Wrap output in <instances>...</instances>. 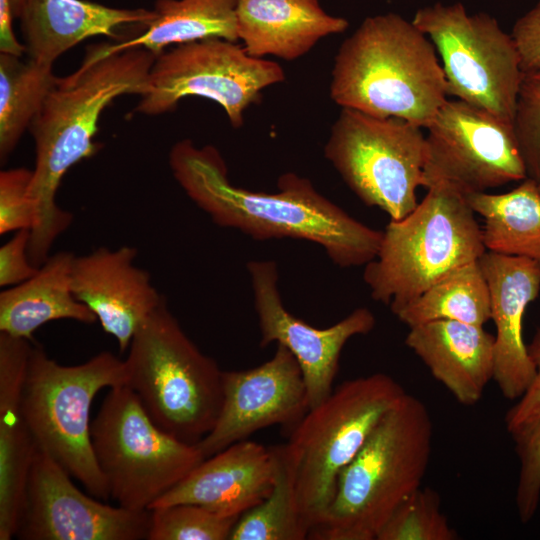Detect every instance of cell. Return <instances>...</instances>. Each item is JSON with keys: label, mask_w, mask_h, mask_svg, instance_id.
<instances>
[{"label": "cell", "mask_w": 540, "mask_h": 540, "mask_svg": "<svg viewBox=\"0 0 540 540\" xmlns=\"http://www.w3.org/2000/svg\"><path fill=\"white\" fill-rule=\"evenodd\" d=\"M169 164L190 200L221 227L258 240L313 242L343 268L365 266L379 251L383 231L354 219L295 173L281 175L275 193L237 187L217 149L198 147L188 139L172 147Z\"/></svg>", "instance_id": "cell-1"}, {"label": "cell", "mask_w": 540, "mask_h": 540, "mask_svg": "<svg viewBox=\"0 0 540 540\" xmlns=\"http://www.w3.org/2000/svg\"><path fill=\"white\" fill-rule=\"evenodd\" d=\"M156 55L141 47L111 51L109 42L89 46L73 73L57 77L31 132L35 166L29 189L36 209L28 255L40 267L56 239L68 229L72 214L56 203L66 172L98 150L94 137L102 111L115 98L141 95Z\"/></svg>", "instance_id": "cell-2"}, {"label": "cell", "mask_w": 540, "mask_h": 540, "mask_svg": "<svg viewBox=\"0 0 540 540\" xmlns=\"http://www.w3.org/2000/svg\"><path fill=\"white\" fill-rule=\"evenodd\" d=\"M330 96L341 108L426 128L448 93L431 40L412 21L388 12L365 18L341 43Z\"/></svg>", "instance_id": "cell-3"}, {"label": "cell", "mask_w": 540, "mask_h": 540, "mask_svg": "<svg viewBox=\"0 0 540 540\" xmlns=\"http://www.w3.org/2000/svg\"><path fill=\"white\" fill-rule=\"evenodd\" d=\"M432 441L426 405L406 392L341 472L334 498L309 539L377 540L397 508L421 487Z\"/></svg>", "instance_id": "cell-4"}, {"label": "cell", "mask_w": 540, "mask_h": 540, "mask_svg": "<svg viewBox=\"0 0 540 540\" xmlns=\"http://www.w3.org/2000/svg\"><path fill=\"white\" fill-rule=\"evenodd\" d=\"M407 216L390 220L363 279L371 297L395 315L455 269L487 251L466 196L445 182L429 185Z\"/></svg>", "instance_id": "cell-5"}, {"label": "cell", "mask_w": 540, "mask_h": 540, "mask_svg": "<svg viewBox=\"0 0 540 540\" xmlns=\"http://www.w3.org/2000/svg\"><path fill=\"white\" fill-rule=\"evenodd\" d=\"M125 362L127 386L158 427L190 444L212 430L223 371L186 335L166 300L135 333Z\"/></svg>", "instance_id": "cell-6"}, {"label": "cell", "mask_w": 540, "mask_h": 540, "mask_svg": "<svg viewBox=\"0 0 540 540\" xmlns=\"http://www.w3.org/2000/svg\"><path fill=\"white\" fill-rule=\"evenodd\" d=\"M125 360L103 351L78 365H62L31 348L22 411L38 450L48 454L93 497L110 498L91 440L90 410L103 388L127 385Z\"/></svg>", "instance_id": "cell-7"}, {"label": "cell", "mask_w": 540, "mask_h": 540, "mask_svg": "<svg viewBox=\"0 0 540 540\" xmlns=\"http://www.w3.org/2000/svg\"><path fill=\"white\" fill-rule=\"evenodd\" d=\"M405 393L401 384L385 373L347 380L291 429L284 445L299 511L309 531L323 520L341 472Z\"/></svg>", "instance_id": "cell-8"}, {"label": "cell", "mask_w": 540, "mask_h": 540, "mask_svg": "<svg viewBox=\"0 0 540 540\" xmlns=\"http://www.w3.org/2000/svg\"><path fill=\"white\" fill-rule=\"evenodd\" d=\"M91 440L110 498L133 511L149 510L205 459L197 444L158 427L127 385L110 388Z\"/></svg>", "instance_id": "cell-9"}, {"label": "cell", "mask_w": 540, "mask_h": 540, "mask_svg": "<svg viewBox=\"0 0 540 540\" xmlns=\"http://www.w3.org/2000/svg\"><path fill=\"white\" fill-rule=\"evenodd\" d=\"M324 155L365 205L381 209L390 220L404 218L418 205L426 162L422 127L341 108Z\"/></svg>", "instance_id": "cell-10"}, {"label": "cell", "mask_w": 540, "mask_h": 540, "mask_svg": "<svg viewBox=\"0 0 540 540\" xmlns=\"http://www.w3.org/2000/svg\"><path fill=\"white\" fill-rule=\"evenodd\" d=\"M412 22L441 58L448 95L514 125L524 73L512 35L487 13L468 14L460 2L423 7Z\"/></svg>", "instance_id": "cell-11"}, {"label": "cell", "mask_w": 540, "mask_h": 540, "mask_svg": "<svg viewBox=\"0 0 540 540\" xmlns=\"http://www.w3.org/2000/svg\"><path fill=\"white\" fill-rule=\"evenodd\" d=\"M284 80L277 62L250 56L237 42L221 38L193 41L156 56L135 110L159 115L175 109L187 96H199L216 102L238 128L262 91Z\"/></svg>", "instance_id": "cell-12"}, {"label": "cell", "mask_w": 540, "mask_h": 540, "mask_svg": "<svg viewBox=\"0 0 540 540\" xmlns=\"http://www.w3.org/2000/svg\"><path fill=\"white\" fill-rule=\"evenodd\" d=\"M423 187L445 182L464 195L527 178L514 125L462 100H448L426 127Z\"/></svg>", "instance_id": "cell-13"}, {"label": "cell", "mask_w": 540, "mask_h": 540, "mask_svg": "<svg viewBox=\"0 0 540 540\" xmlns=\"http://www.w3.org/2000/svg\"><path fill=\"white\" fill-rule=\"evenodd\" d=\"M150 510L111 506L81 492L71 476L38 450L16 535L23 540L147 539Z\"/></svg>", "instance_id": "cell-14"}, {"label": "cell", "mask_w": 540, "mask_h": 540, "mask_svg": "<svg viewBox=\"0 0 540 540\" xmlns=\"http://www.w3.org/2000/svg\"><path fill=\"white\" fill-rule=\"evenodd\" d=\"M247 270L261 334L260 346L275 342L293 354L301 368L312 409L332 393L345 344L372 331L375 316L368 308L361 307L328 328L313 327L284 307L276 262L250 261Z\"/></svg>", "instance_id": "cell-15"}, {"label": "cell", "mask_w": 540, "mask_h": 540, "mask_svg": "<svg viewBox=\"0 0 540 540\" xmlns=\"http://www.w3.org/2000/svg\"><path fill=\"white\" fill-rule=\"evenodd\" d=\"M222 383L223 400L216 423L197 443L205 458L260 429L273 425L292 429L309 410L301 368L282 345L259 366L223 371Z\"/></svg>", "instance_id": "cell-16"}, {"label": "cell", "mask_w": 540, "mask_h": 540, "mask_svg": "<svg viewBox=\"0 0 540 540\" xmlns=\"http://www.w3.org/2000/svg\"><path fill=\"white\" fill-rule=\"evenodd\" d=\"M137 249L98 247L75 255L71 269L72 290L113 336L121 352L165 298L157 291L148 271L135 264Z\"/></svg>", "instance_id": "cell-17"}, {"label": "cell", "mask_w": 540, "mask_h": 540, "mask_svg": "<svg viewBox=\"0 0 540 540\" xmlns=\"http://www.w3.org/2000/svg\"><path fill=\"white\" fill-rule=\"evenodd\" d=\"M479 264L489 287L491 320L496 328L493 380L506 399L517 400L535 376L523 339V318L540 293V263L486 251Z\"/></svg>", "instance_id": "cell-18"}, {"label": "cell", "mask_w": 540, "mask_h": 540, "mask_svg": "<svg viewBox=\"0 0 540 540\" xmlns=\"http://www.w3.org/2000/svg\"><path fill=\"white\" fill-rule=\"evenodd\" d=\"M275 471L272 447L245 439L205 458L149 509L190 503L223 516H241L268 496Z\"/></svg>", "instance_id": "cell-19"}, {"label": "cell", "mask_w": 540, "mask_h": 540, "mask_svg": "<svg viewBox=\"0 0 540 540\" xmlns=\"http://www.w3.org/2000/svg\"><path fill=\"white\" fill-rule=\"evenodd\" d=\"M30 340L0 332V540L17 532L38 451L22 411Z\"/></svg>", "instance_id": "cell-20"}, {"label": "cell", "mask_w": 540, "mask_h": 540, "mask_svg": "<svg viewBox=\"0 0 540 540\" xmlns=\"http://www.w3.org/2000/svg\"><path fill=\"white\" fill-rule=\"evenodd\" d=\"M28 57L53 65L70 48L95 36L116 38L126 25L147 26L154 10L120 9L86 0H13Z\"/></svg>", "instance_id": "cell-21"}, {"label": "cell", "mask_w": 540, "mask_h": 540, "mask_svg": "<svg viewBox=\"0 0 540 540\" xmlns=\"http://www.w3.org/2000/svg\"><path fill=\"white\" fill-rule=\"evenodd\" d=\"M405 344L462 405L478 403L494 375V335L483 326L434 320L409 327Z\"/></svg>", "instance_id": "cell-22"}, {"label": "cell", "mask_w": 540, "mask_h": 540, "mask_svg": "<svg viewBox=\"0 0 540 540\" xmlns=\"http://www.w3.org/2000/svg\"><path fill=\"white\" fill-rule=\"evenodd\" d=\"M236 23L238 40L250 56L287 61L349 25L345 18L328 14L320 0H237Z\"/></svg>", "instance_id": "cell-23"}, {"label": "cell", "mask_w": 540, "mask_h": 540, "mask_svg": "<svg viewBox=\"0 0 540 540\" xmlns=\"http://www.w3.org/2000/svg\"><path fill=\"white\" fill-rule=\"evenodd\" d=\"M74 257L70 251L51 254L31 278L0 293V332L30 340L38 328L50 321H97L73 293Z\"/></svg>", "instance_id": "cell-24"}, {"label": "cell", "mask_w": 540, "mask_h": 540, "mask_svg": "<svg viewBox=\"0 0 540 540\" xmlns=\"http://www.w3.org/2000/svg\"><path fill=\"white\" fill-rule=\"evenodd\" d=\"M465 196L472 210L483 218L487 251L540 263V191L536 180L527 177L506 193Z\"/></svg>", "instance_id": "cell-25"}, {"label": "cell", "mask_w": 540, "mask_h": 540, "mask_svg": "<svg viewBox=\"0 0 540 540\" xmlns=\"http://www.w3.org/2000/svg\"><path fill=\"white\" fill-rule=\"evenodd\" d=\"M237 0H157L143 33L110 43L111 51L145 48L156 56L171 45L221 38L237 42Z\"/></svg>", "instance_id": "cell-26"}, {"label": "cell", "mask_w": 540, "mask_h": 540, "mask_svg": "<svg viewBox=\"0 0 540 540\" xmlns=\"http://www.w3.org/2000/svg\"><path fill=\"white\" fill-rule=\"evenodd\" d=\"M395 315L408 327L434 320L484 326L491 320V304L479 260L455 269Z\"/></svg>", "instance_id": "cell-27"}, {"label": "cell", "mask_w": 540, "mask_h": 540, "mask_svg": "<svg viewBox=\"0 0 540 540\" xmlns=\"http://www.w3.org/2000/svg\"><path fill=\"white\" fill-rule=\"evenodd\" d=\"M56 76L53 65L0 53V158L5 161L31 128Z\"/></svg>", "instance_id": "cell-28"}, {"label": "cell", "mask_w": 540, "mask_h": 540, "mask_svg": "<svg viewBox=\"0 0 540 540\" xmlns=\"http://www.w3.org/2000/svg\"><path fill=\"white\" fill-rule=\"evenodd\" d=\"M276 471L271 492L243 513L229 540H304L309 528L299 511L294 475L285 445L272 447Z\"/></svg>", "instance_id": "cell-29"}, {"label": "cell", "mask_w": 540, "mask_h": 540, "mask_svg": "<svg viewBox=\"0 0 540 540\" xmlns=\"http://www.w3.org/2000/svg\"><path fill=\"white\" fill-rule=\"evenodd\" d=\"M149 510L148 540H226L240 518L223 516L190 503Z\"/></svg>", "instance_id": "cell-30"}, {"label": "cell", "mask_w": 540, "mask_h": 540, "mask_svg": "<svg viewBox=\"0 0 540 540\" xmlns=\"http://www.w3.org/2000/svg\"><path fill=\"white\" fill-rule=\"evenodd\" d=\"M458 534L441 509L439 494L420 487L397 508L377 540H456Z\"/></svg>", "instance_id": "cell-31"}, {"label": "cell", "mask_w": 540, "mask_h": 540, "mask_svg": "<svg viewBox=\"0 0 540 540\" xmlns=\"http://www.w3.org/2000/svg\"><path fill=\"white\" fill-rule=\"evenodd\" d=\"M514 130L527 177L540 180V68L523 74Z\"/></svg>", "instance_id": "cell-32"}, {"label": "cell", "mask_w": 540, "mask_h": 540, "mask_svg": "<svg viewBox=\"0 0 540 540\" xmlns=\"http://www.w3.org/2000/svg\"><path fill=\"white\" fill-rule=\"evenodd\" d=\"M33 171L24 167L0 172V234L31 230L36 221L29 189Z\"/></svg>", "instance_id": "cell-33"}, {"label": "cell", "mask_w": 540, "mask_h": 540, "mask_svg": "<svg viewBox=\"0 0 540 540\" xmlns=\"http://www.w3.org/2000/svg\"><path fill=\"white\" fill-rule=\"evenodd\" d=\"M513 441L519 459L515 501L519 518L526 523L535 515L540 501V420Z\"/></svg>", "instance_id": "cell-34"}, {"label": "cell", "mask_w": 540, "mask_h": 540, "mask_svg": "<svg viewBox=\"0 0 540 540\" xmlns=\"http://www.w3.org/2000/svg\"><path fill=\"white\" fill-rule=\"evenodd\" d=\"M527 349L535 366V376L525 393L506 413L505 426L513 439L526 433L540 420V327Z\"/></svg>", "instance_id": "cell-35"}, {"label": "cell", "mask_w": 540, "mask_h": 540, "mask_svg": "<svg viewBox=\"0 0 540 540\" xmlns=\"http://www.w3.org/2000/svg\"><path fill=\"white\" fill-rule=\"evenodd\" d=\"M30 230L22 229L0 247V286L8 288L31 278L38 270L28 255Z\"/></svg>", "instance_id": "cell-36"}, {"label": "cell", "mask_w": 540, "mask_h": 540, "mask_svg": "<svg viewBox=\"0 0 540 540\" xmlns=\"http://www.w3.org/2000/svg\"><path fill=\"white\" fill-rule=\"evenodd\" d=\"M523 73L540 68V0L517 19L511 33Z\"/></svg>", "instance_id": "cell-37"}, {"label": "cell", "mask_w": 540, "mask_h": 540, "mask_svg": "<svg viewBox=\"0 0 540 540\" xmlns=\"http://www.w3.org/2000/svg\"><path fill=\"white\" fill-rule=\"evenodd\" d=\"M13 0H0V52L22 56L26 52L13 31Z\"/></svg>", "instance_id": "cell-38"}, {"label": "cell", "mask_w": 540, "mask_h": 540, "mask_svg": "<svg viewBox=\"0 0 540 540\" xmlns=\"http://www.w3.org/2000/svg\"><path fill=\"white\" fill-rule=\"evenodd\" d=\"M538 188H539V191H540V180L538 181Z\"/></svg>", "instance_id": "cell-39"}]
</instances>
